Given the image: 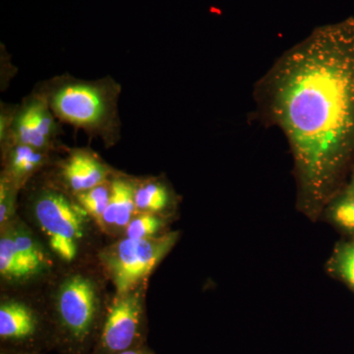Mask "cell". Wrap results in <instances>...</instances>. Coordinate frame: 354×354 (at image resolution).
<instances>
[{
	"label": "cell",
	"instance_id": "obj_1",
	"mask_svg": "<svg viewBox=\"0 0 354 354\" xmlns=\"http://www.w3.org/2000/svg\"><path fill=\"white\" fill-rule=\"evenodd\" d=\"M253 97L290 146L298 211L318 221L354 160V20L317 28L281 53Z\"/></svg>",
	"mask_w": 354,
	"mask_h": 354
},
{
	"label": "cell",
	"instance_id": "obj_2",
	"mask_svg": "<svg viewBox=\"0 0 354 354\" xmlns=\"http://www.w3.org/2000/svg\"><path fill=\"white\" fill-rule=\"evenodd\" d=\"M44 97L57 118L90 134H109L115 127L118 93L113 86L69 79Z\"/></svg>",
	"mask_w": 354,
	"mask_h": 354
},
{
	"label": "cell",
	"instance_id": "obj_3",
	"mask_svg": "<svg viewBox=\"0 0 354 354\" xmlns=\"http://www.w3.org/2000/svg\"><path fill=\"white\" fill-rule=\"evenodd\" d=\"M178 232L148 239H121L101 254L118 295L130 292L157 267L178 241Z\"/></svg>",
	"mask_w": 354,
	"mask_h": 354
},
{
	"label": "cell",
	"instance_id": "obj_4",
	"mask_svg": "<svg viewBox=\"0 0 354 354\" xmlns=\"http://www.w3.org/2000/svg\"><path fill=\"white\" fill-rule=\"evenodd\" d=\"M34 211L53 252L71 262L76 257L77 241L83 234L80 209L60 193L44 191L35 202Z\"/></svg>",
	"mask_w": 354,
	"mask_h": 354
},
{
	"label": "cell",
	"instance_id": "obj_5",
	"mask_svg": "<svg viewBox=\"0 0 354 354\" xmlns=\"http://www.w3.org/2000/svg\"><path fill=\"white\" fill-rule=\"evenodd\" d=\"M57 310L60 322L77 341H83L92 330L97 313V295L90 279L71 277L58 291Z\"/></svg>",
	"mask_w": 354,
	"mask_h": 354
},
{
	"label": "cell",
	"instance_id": "obj_6",
	"mask_svg": "<svg viewBox=\"0 0 354 354\" xmlns=\"http://www.w3.org/2000/svg\"><path fill=\"white\" fill-rule=\"evenodd\" d=\"M142 314V302L138 293L120 295L109 308L102 327V348L115 354L132 348L138 337Z\"/></svg>",
	"mask_w": 354,
	"mask_h": 354
},
{
	"label": "cell",
	"instance_id": "obj_7",
	"mask_svg": "<svg viewBox=\"0 0 354 354\" xmlns=\"http://www.w3.org/2000/svg\"><path fill=\"white\" fill-rule=\"evenodd\" d=\"M10 125L13 143L44 151L50 148L58 132L55 114L46 97H35L26 102Z\"/></svg>",
	"mask_w": 354,
	"mask_h": 354
},
{
	"label": "cell",
	"instance_id": "obj_8",
	"mask_svg": "<svg viewBox=\"0 0 354 354\" xmlns=\"http://www.w3.org/2000/svg\"><path fill=\"white\" fill-rule=\"evenodd\" d=\"M108 174V169L99 158L83 150L72 153L62 167L65 183L77 194L104 183Z\"/></svg>",
	"mask_w": 354,
	"mask_h": 354
},
{
	"label": "cell",
	"instance_id": "obj_9",
	"mask_svg": "<svg viewBox=\"0 0 354 354\" xmlns=\"http://www.w3.org/2000/svg\"><path fill=\"white\" fill-rule=\"evenodd\" d=\"M111 198L100 225L104 227H127L133 218L136 188L127 179L118 178L111 183Z\"/></svg>",
	"mask_w": 354,
	"mask_h": 354
},
{
	"label": "cell",
	"instance_id": "obj_10",
	"mask_svg": "<svg viewBox=\"0 0 354 354\" xmlns=\"http://www.w3.org/2000/svg\"><path fill=\"white\" fill-rule=\"evenodd\" d=\"M37 321L31 310L19 302H6L0 307V337L2 339H24L31 337Z\"/></svg>",
	"mask_w": 354,
	"mask_h": 354
},
{
	"label": "cell",
	"instance_id": "obj_11",
	"mask_svg": "<svg viewBox=\"0 0 354 354\" xmlns=\"http://www.w3.org/2000/svg\"><path fill=\"white\" fill-rule=\"evenodd\" d=\"M46 158L44 150L13 143L8 158L9 172L13 180L17 184L24 183L44 165Z\"/></svg>",
	"mask_w": 354,
	"mask_h": 354
},
{
	"label": "cell",
	"instance_id": "obj_12",
	"mask_svg": "<svg viewBox=\"0 0 354 354\" xmlns=\"http://www.w3.org/2000/svg\"><path fill=\"white\" fill-rule=\"evenodd\" d=\"M321 218L348 237L354 236V192L342 188L326 206Z\"/></svg>",
	"mask_w": 354,
	"mask_h": 354
},
{
	"label": "cell",
	"instance_id": "obj_13",
	"mask_svg": "<svg viewBox=\"0 0 354 354\" xmlns=\"http://www.w3.org/2000/svg\"><path fill=\"white\" fill-rule=\"evenodd\" d=\"M326 270L354 293V236L337 242L327 261Z\"/></svg>",
	"mask_w": 354,
	"mask_h": 354
},
{
	"label": "cell",
	"instance_id": "obj_14",
	"mask_svg": "<svg viewBox=\"0 0 354 354\" xmlns=\"http://www.w3.org/2000/svg\"><path fill=\"white\" fill-rule=\"evenodd\" d=\"M0 272L4 278L12 279H24L34 274L16 249L11 234L2 235L0 239Z\"/></svg>",
	"mask_w": 354,
	"mask_h": 354
},
{
	"label": "cell",
	"instance_id": "obj_15",
	"mask_svg": "<svg viewBox=\"0 0 354 354\" xmlns=\"http://www.w3.org/2000/svg\"><path fill=\"white\" fill-rule=\"evenodd\" d=\"M169 191L160 183H149L136 188L135 206L142 213H158L164 211L171 203Z\"/></svg>",
	"mask_w": 354,
	"mask_h": 354
},
{
	"label": "cell",
	"instance_id": "obj_16",
	"mask_svg": "<svg viewBox=\"0 0 354 354\" xmlns=\"http://www.w3.org/2000/svg\"><path fill=\"white\" fill-rule=\"evenodd\" d=\"M10 234L21 257L31 268L34 274L43 271L48 264V259L41 246L32 239V235L22 228H18Z\"/></svg>",
	"mask_w": 354,
	"mask_h": 354
},
{
	"label": "cell",
	"instance_id": "obj_17",
	"mask_svg": "<svg viewBox=\"0 0 354 354\" xmlns=\"http://www.w3.org/2000/svg\"><path fill=\"white\" fill-rule=\"evenodd\" d=\"M111 191V186H106V184L102 183L92 189L78 193L77 199L81 208H83L88 215L100 221L108 207Z\"/></svg>",
	"mask_w": 354,
	"mask_h": 354
},
{
	"label": "cell",
	"instance_id": "obj_18",
	"mask_svg": "<svg viewBox=\"0 0 354 354\" xmlns=\"http://www.w3.org/2000/svg\"><path fill=\"white\" fill-rule=\"evenodd\" d=\"M162 227V220L152 213H143L134 216L127 227V237L129 239H148L156 236Z\"/></svg>",
	"mask_w": 354,
	"mask_h": 354
},
{
	"label": "cell",
	"instance_id": "obj_19",
	"mask_svg": "<svg viewBox=\"0 0 354 354\" xmlns=\"http://www.w3.org/2000/svg\"><path fill=\"white\" fill-rule=\"evenodd\" d=\"M118 354H150L148 351H144V349L140 348H129L127 351H121Z\"/></svg>",
	"mask_w": 354,
	"mask_h": 354
},
{
	"label": "cell",
	"instance_id": "obj_20",
	"mask_svg": "<svg viewBox=\"0 0 354 354\" xmlns=\"http://www.w3.org/2000/svg\"><path fill=\"white\" fill-rule=\"evenodd\" d=\"M344 188H346V189L351 191V192H354V171L353 172V176H351V180H349V183L348 184H346V185H344Z\"/></svg>",
	"mask_w": 354,
	"mask_h": 354
}]
</instances>
